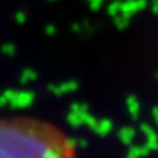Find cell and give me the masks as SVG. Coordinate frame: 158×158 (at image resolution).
Wrapping results in <instances>:
<instances>
[{"mask_svg": "<svg viewBox=\"0 0 158 158\" xmlns=\"http://www.w3.org/2000/svg\"><path fill=\"white\" fill-rule=\"evenodd\" d=\"M0 158H78L73 139L31 116H0Z\"/></svg>", "mask_w": 158, "mask_h": 158, "instance_id": "obj_1", "label": "cell"}]
</instances>
